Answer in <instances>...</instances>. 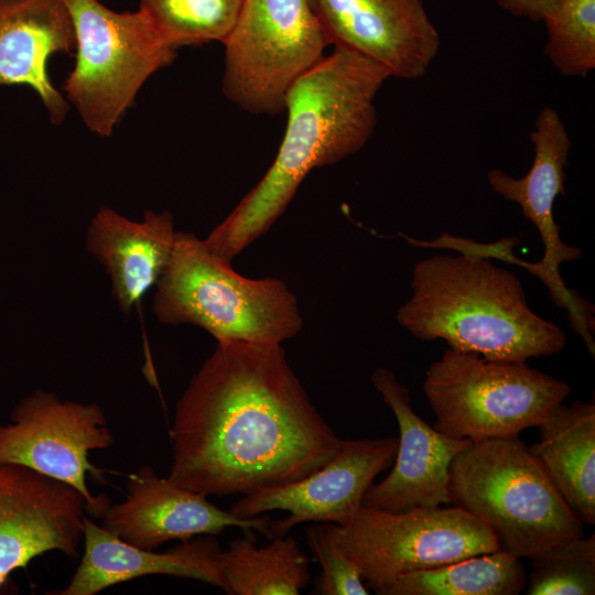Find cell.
<instances>
[{
    "mask_svg": "<svg viewBox=\"0 0 595 595\" xmlns=\"http://www.w3.org/2000/svg\"><path fill=\"white\" fill-rule=\"evenodd\" d=\"M397 322L415 338L490 360L526 363L560 353L566 336L534 313L519 278L488 258L436 255L415 263Z\"/></svg>",
    "mask_w": 595,
    "mask_h": 595,
    "instance_id": "obj_3",
    "label": "cell"
},
{
    "mask_svg": "<svg viewBox=\"0 0 595 595\" xmlns=\"http://www.w3.org/2000/svg\"><path fill=\"white\" fill-rule=\"evenodd\" d=\"M448 495L519 559L584 536L583 522L518 436L475 442L457 454Z\"/></svg>",
    "mask_w": 595,
    "mask_h": 595,
    "instance_id": "obj_4",
    "label": "cell"
},
{
    "mask_svg": "<svg viewBox=\"0 0 595 595\" xmlns=\"http://www.w3.org/2000/svg\"><path fill=\"white\" fill-rule=\"evenodd\" d=\"M88 502L73 486L0 461V593L10 575L50 551L74 560Z\"/></svg>",
    "mask_w": 595,
    "mask_h": 595,
    "instance_id": "obj_13",
    "label": "cell"
},
{
    "mask_svg": "<svg viewBox=\"0 0 595 595\" xmlns=\"http://www.w3.org/2000/svg\"><path fill=\"white\" fill-rule=\"evenodd\" d=\"M113 442L101 407L62 401L55 393L37 389L15 404L7 424H0V461L73 486L86 498L89 515L100 518L109 504L93 496L86 476L90 473L99 482L105 477L90 463L89 453Z\"/></svg>",
    "mask_w": 595,
    "mask_h": 595,
    "instance_id": "obj_10",
    "label": "cell"
},
{
    "mask_svg": "<svg viewBox=\"0 0 595 595\" xmlns=\"http://www.w3.org/2000/svg\"><path fill=\"white\" fill-rule=\"evenodd\" d=\"M329 45L356 52L392 77H422L441 39L423 0H310Z\"/></svg>",
    "mask_w": 595,
    "mask_h": 595,
    "instance_id": "obj_14",
    "label": "cell"
},
{
    "mask_svg": "<svg viewBox=\"0 0 595 595\" xmlns=\"http://www.w3.org/2000/svg\"><path fill=\"white\" fill-rule=\"evenodd\" d=\"M245 531L219 554V567L229 595H298L310 583L309 558L291 536L259 547Z\"/></svg>",
    "mask_w": 595,
    "mask_h": 595,
    "instance_id": "obj_21",
    "label": "cell"
},
{
    "mask_svg": "<svg viewBox=\"0 0 595 595\" xmlns=\"http://www.w3.org/2000/svg\"><path fill=\"white\" fill-rule=\"evenodd\" d=\"M328 528L367 587L380 595L403 574L499 550L487 526L456 506L401 512L363 506L348 523Z\"/></svg>",
    "mask_w": 595,
    "mask_h": 595,
    "instance_id": "obj_9",
    "label": "cell"
},
{
    "mask_svg": "<svg viewBox=\"0 0 595 595\" xmlns=\"http://www.w3.org/2000/svg\"><path fill=\"white\" fill-rule=\"evenodd\" d=\"M509 13L540 21L543 14L560 0H496Z\"/></svg>",
    "mask_w": 595,
    "mask_h": 595,
    "instance_id": "obj_27",
    "label": "cell"
},
{
    "mask_svg": "<svg viewBox=\"0 0 595 595\" xmlns=\"http://www.w3.org/2000/svg\"><path fill=\"white\" fill-rule=\"evenodd\" d=\"M84 553L69 583L50 595H96L119 583L147 575L197 580L221 588L223 550L215 536H197L164 552L130 544L87 516L83 521Z\"/></svg>",
    "mask_w": 595,
    "mask_h": 595,
    "instance_id": "obj_17",
    "label": "cell"
},
{
    "mask_svg": "<svg viewBox=\"0 0 595 595\" xmlns=\"http://www.w3.org/2000/svg\"><path fill=\"white\" fill-rule=\"evenodd\" d=\"M223 43V93L253 115L284 111L292 85L329 46L310 0H244Z\"/></svg>",
    "mask_w": 595,
    "mask_h": 595,
    "instance_id": "obj_8",
    "label": "cell"
},
{
    "mask_svg": "<svg viewBox=\"0 0 595 595\" xmlns=\"http://www.w3.org/2000/svg\"><path fill=\"white\" fill-rule=\"evenodd\" d=\"M169 478L230 496L305 477L343 440L289 365L281 344L219 340L178 399Z\"/></svg>",
    "mask_w": 595,
    "mask_h": 595,
    "instance_id": "obj_1",
    "label": "cell"
},
{
    "mask_svg": "<svg viewBox=\"0 0 595 595\" xmlns=\"http://www.w3.org/2000/svg\"><path fill=\"white\" fill-rule=\"evenodd\" d=\"M397 447V437L343 440L336 454L310 475L244 495L229 510L245 519L288 512L270 521L269 539L284 537L305 522L346 524L363 507L376 477L393 463Z\"/></svg>",
    "mask_w": 595,
    "mask_h": 595,
    "instance_id": "obj_12",
    "label": "cell"
},
{
    "mask_svg": "<svg viewBox=\"0 0 595 595\" xmlns=\"http://www.w3.org/2000/svg\"><path fill=\"white\" fill-rule=\"evenodd\" d=\"M126 498L109 505L100 516L101 527L123 541L155 550L172 540L218 536L229 527L267 533L270 518H240L196 493L161 477L150 465L128 475Z\"/></svg>",
    "mask_w": 595,
    "mask_h": 595,
    "instance_id": "obj_16",
    "label": "cell"
},
{
    "mask_svg": "<svg viewBox=\"0 0 595 595\" xmlns=\"http://www.w3.org/2000/svg\"><path fill=\"white\" fill-rule=\"evenodd\" d=\"M529 595L595 594V536L570 539L532 558Z\"/></svg>",
    "mask_w": 595,
    "mask_h": 595,
    "instance_id": "obj_25",
    "label": "cell"
},
{
    "mask_svg": "<svg viewBox=\"0 0 595 595\" xmlns=\"http://www.w3.org/2000/svg\"><path fill=\"white\" fill-rule=\"evenodd\" d=\"M163 324H193L219 340L282 342L303 326L298 299L274 278L249 279L204 239L176 231L153 300Z\"/></svg>",
    "mask_w": 595,
    "mask_h": 595,
    "instance_id": "obj_5",
    "label": "cell"
},
{
    "mask_svg": "<svg viewBox=\"0 0 595 595\" xmlns=\"http://www.w3.org/2000/svg\"><path fill=\"white\" fill-rule=\"evenodd\" d=\"M307 545L321 566L315 593L322 595H367L359 567L333 540L328 523L311 526L306 531Z\"/></svg>",
    "mask_w": 595,
    "mask_h": 595,
    "instance_id": "obj_26",
    "label": "cell"
},
{
    "mask_svg": "<svg viewBox=\"0 0 595 595\" xmlns=\"http://www.w3.org/2000/svg\"><path fill=\"white\" fill-rule=\"evenodd\" d=\"M544 53L564 76H585L595 68V0H560L542 17Z\"/></svg>",
    "mask_w": 595,
    "mask_h": 595,
    "instance_id": "obj_24",
    "label": "cell"
},
{
    "mask_svg": "<svg viewBox=\"0 0 595 595\" xmlns=\"http://www.w3.org/2000/svg\"><path fill=\"white\" fill-rule=\"evenodd\" d=\"M176 230L170 212H144L134 221L101 207L88 229L87 249L98 258L111 280L112 296L129 314L156 285L171 257Z\"/></svg>",
    "mask_w": 595,
    "mask_h": 595,
    "instance_id": "obj_19",
    "label": "cell"
},
{
    "mask_svg": "<svg viewBox=\"0 0 595 595\" xmlns=\"http://www.w3.org/2000/svg\"><path fill=\"white\" fill-rule=\"evenodd\" d=\"M529 447L566 504L586 524L595 523V404L576 400L554 407L537 426Z\"/></svg>",
    "mask_w": 595,
    "mask_h": 595,
    "instance_id": "obj_20",
    "label": "cell"
},
{
    "mask_svg": "<svg viewBox=\"0 0 595 595\" xmlns=\"http://www.w3.org/2000/svg\"><path fill=\"white\" fill-rule=\"evenodd\" d=\"M371 382L396 416L399 439L391 472L368 488L363 506L401 512L451 504L450 465L473 442L443 434L422 420L412 409L408 387L391 370L377 368Z\"/></svg>",
    "mask_w": 595,
    "mask_h": 595,
    "instance_id": "obj_15",
    "label": "cell"
},
{
    "mask_svg": "<svg viewBox=\"0 0 595 595\" xmlns=\"http://www.w3.org/2000/svg\"><path fill=\"white\" fill-rule=\"evenodd\" d=\"M391 77L380 64L335 47L301 76L285 97V132L257 185L206 238L231 261L283 214L305 176L358 152L377 122L375 98Z\"/></svg>",
    "mask_w": 595,
    "mask_h": 595,
    "instance_id": "obj_2",
    "label": "cell"
},
{
    "mask_svg": "<svg viewBox=\"0 0 595 595\" xmlns=\"http://www.w3.org/2000/svg\"><path fill=\"white\" fill-rule=\"evenodd\" d=\"M422 388L435 414L434 428L473 443L517 437L538 426L571 392L565 381L526 363L452 348L430 365Z\"/></svg>",
    "mask_w": 595,
    "mask_h": 595,
    "instance_id": "obj_6",
    "label": "cell"
},
{
    "mask_svg": "<svg viewBox=\"0 0 595 595\" xmlns=\"http://www.w3.org/2000/svg\"><path fill=\"white\" fill-rule=\"evenodd\" d=\"M244 0H140L160 35L171 45L224 42L231 32Z\"/></svg>",
    "mask_w": 595,
    "mask_h": 595,
    "instance_id": "obj_23",
    "label": "cell"
},
{
    "mask_svg": "<svg viewBox=\"0 0 595 595\" xmlns=\"http://www.w3.org/2000/svg\"><path fill=\"white\" fill-rule=\"evenodd\" d=\"M526 583L520 559L499 549L403 574L383 595H517Z\"/></svg>",
    "mask_w": 595,
    "mask_h": 595,
    "instance_id": "obj_22",
    "label": "cell"
},
{
    "mask_svg": "<svg viewBox=\"0 0 595 595\" xmlns=\"http://www.w3.org/2000/svg\"><path fill=\"white\" fill-rule=\"evenodd\" d=\"M530 137L534 159L528 173L515 178L502 170L494 169L487 173V181L495 193L517 203L523 217L538 229L544 252L541 260L533 263L532 274L543 281L554 304L569 312L571 326L588 346L594 342V306L569 289L560 275L561 263L578 260L582 250L561 240L560 226L553 216L558 195L565 194L564 169L571 139L559 112L551 107L539 112Z\"/></svg>",
    "mask_w": 595,
    "mask_h": 595,
    "instance_id": "obj_11",
    "label": "cell"
},
{
    "mask_svg": "<svg viewBox=\"0 0 595 595\" xmlns=\"http://www.w3.org/2000/svg\"><path fill=\"white\" fill-rule=\"evenodd\" d=\"M75 47L64 0H0V85L31 87L56 125L66 118L68 104L50 79L47 61Z\"/></svg>",
    "mask_w": 595,
    "mask_h": 595,
    "instance_id": "obj_18",
    "label": "cell"
},
{
    "mask_svg": "<svg viewBox=\"0 0 595 595\" xmlns=\"http://www.w3.org/2000/svg\"><path fill=\"white\" fill-rule=\"evenodd\" d=\"M75 29L76 64L63 90L85 125L108 137L145 80L172 63L177 48L148 15L116 12L99 0H64Z\"/></svg>",
    "mask_w": 595,
    "mask_h": 595,
    "instance_id": "obj_7",
    "label": "cell"
}]
</instances>
